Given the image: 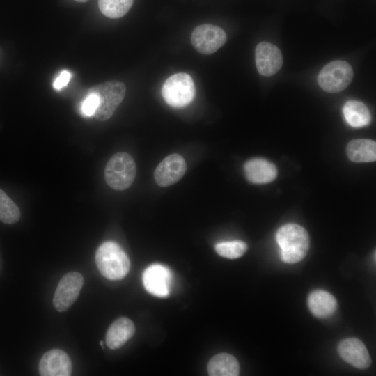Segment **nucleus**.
Here are the masks:
<instances>
[{
  "label": "nucleus",
  "instance_id": "7ed1b4c3",
  "mask_svg": "<svg viewBox=\"0 0 376 376\" xmlns=\"http://www.w3.org/2000/svg\"><path fill=\"white\" fill-rule=\"evenodd\" d=\"M136 172V164L132 157L126 152H118L107 162L104 179L111 188L122 191L132 185Z\"/></svg>",
  "mask_w": 376,
  "mask_h": 376
},
{
  "label": "nucleus",
  "instance_id": "423d86ee",
  "mask_svg": "<svg viewBox=\"0 0 376 376\" xmlns=\"http://www.w3.org/2000/svg\"><path fill=\"white\" fill-rule=\"evenodd\" d=\"M353 78V70L345 61L335 60L323 67L317 81L322 89L327 93H338L346 88Z\"/></svg>",
  "mask_w": 376,
  "mask_h": 376
},
{
  "label": "nucleus",
  "instance_id": "f8f14e48",
  "mask_svg": "<svg viewBox=\"0 0 376 376\" xmlns=\"http://www.w3.org/2000/svg\"><path fill=\"white\" fill-rule=\"evenodd\" d=\"M71 372V360L61 350L47 351L40 360L39 373L42 376H69Z\"/></svg>",
  "mask_w": 376,
  "mask_h": 376
},
{
  "label": "nucleus",
  "instance_id": "b1692460",
  "mask_svg": "<svg viewBox=\"0 0 376 376\" xmlns=\"http://www.w3.org/2000/svg\"><path fill=\"white\" fill-rule=\"evenodd\" d=\"M70 77L71 74L69 71L62 70L53 84L54 88L60 90L68 84Z\"/></svg>",
  "mask_w": 376,
  "mask_h": 376
},
{
  "label": "nucleus",
  "instance_id": "4be33fe9",
  "mask_svg": "<svg viewBox=\"0 0 376 376\" xmlns=\"http://www.w3.org/2000/svg\"><path fill=\"white\" fill-rule=\"evenodd\" d=\"M247 250L246 244L241 240L222 242L215 245L217 253L226 258L234 259L243 256Z\"/></svg>",
  "mask_w": 376,
  "mask_h": 376
},
{
  "label": "nucleus",
  "instance_id": "393cba45",
  "mask_svg": "<svg viewBox=\"0 0 376 376\" xmlns=\"http://www.w3.org/2000/svg\"><path fill=\"white\" fill-rule=\"evenodd\" d=\"M75 1H77V2H79V3H85V2H87L89 0H75Z\"/></svg>",
  "mask_w": 376,
  "mask_h": 376
},
{
  "label": "nucleus",
  "instance_id": "f3484780",
  "mask_svg": "<svg viewBox=\"0 0 376 376\" xmlns=\"http://www.w3.org/2000/svg\"><path fill=\"white\" fill-rule=\"evenodd\" d=\"M346 154L354 162H374L376 159V143L370 139H353L347 145Z\"/></svg>",
  "mask_w": 376,
  "mask_h": 376
},
{
  "label": "nucleus",
  "instance_id": "6e6552de",
  "mask_svg": "<svg viewBox=\"0 0 376 376\" xmlns=\"http://www.w3.org/2000/svg\"><path fill=\"white\" fill-rule=\"evenodd\" d=\"M84 284L82 275L76 272L65 274L60 280L53 297V304L59 312L65 311L77 300Z\"/></svg>",
  "mask_w": 376,
  "mask_h": 376
},
{
  "label": "nucleus",
  "instance_id": "20e7f679",
  "mask_svg": "<svg viewBox=\"0 0 376 376\" xmlns=\"http://www.w3.org/2000/svg\"><path fill=\"white\" fill-rule=\"evenodd\" d=\"M88 91L95 93L99 99L98 107L93 116L100 121H104L113 116L123 100L126 87L121 81L111 80L97 84Z\"/></svg>",
  "mask_w": 376,
  "mask_h": 376
},
{
  "label": "nucleus",
  "instance_id": "2eb2a0df",
  "mask_svg": "<svg viewBox=\"0 0 376 376\" xmlns=\"http://www.w3.org/2000/svg\"><path fill=\"white\" fill-rule=\"evenodd\" d=\"M135 332L133 322L127 318H120L109 327L106 334L107 345L112 350L121 347Z\"/></svg>",
  "mask_w": 376,
  "mask_h": 376
},
{
  "label": "nucleus",
  "instance_id": "f257e3e1",
  "mask_svg": "<svg viewBox=\"0 0 376 376\" xmlns=\"http://www.w3.org/2000/svg\"><path fill=\"white\" fill-rule=\"evenodd\" d=\"M281 249V258L287 263L301 260L309 248V237L306 230L296 224H287L281 226L276 235Z\"/></svg>",
  "mask_w": 376,
  "mask_h": 376
},
{
  "label": "nucleus",
  "instance_id": "6ab92c4d",
  "mask_svg": "<svg viewBox=\"0 0 376 376\" xmlns=\"http://www.w3.org/2000/svg\"><path fill=\"white\" fill-rule=\"evenodd\" d=\"M343 113L346 122L353 127L367 126L371 121V114L368 107L357 100L347 101L343 106Z\"/></svg>",
  "mask_w": 376,
  "mask_h": 376
},
{
  "label": "nucleus",
  "instance_id": "39448f33",
  "mask_svg": "<svg viewBox=\"0 0 376 376\" xmlns=\"http://www.w3.org/2000/svg\"><path fill=\"white\" fill-rule=\"evenodd\" d=\"M195 85L191 77L185 72L170 76L164 83L162 94L165 102L175 108L188 105L194 98Z\"/></svg>",
  "mask_w": 376,
  "mask_h": 376
},
{
  "label": "nucleus",
  "instance_id": "0eeeda50",
  "mask_svg": "<svg viewBox=\"0 0 376 376\" xmlns=\"http://www.w3.org/2000/svg\"><path fill=\"white\" fill-rule=\"evenodd\" d=\"M225 31L212 24L197 26L191 35V42L196 50L203 54H212L226 42Z\"/></svg>",
  "mask_w": 376,
  "mask_h": 376
},
{
  "label": "nucleus",
  "instance_id": "4468645a",
  "mask_svg": "<svg viewBox=\"0 0 376 376\" xmlns=\"http://www.w3.org/2000/svg\"><path fill=\"white\" fill-rule=\"evenodd\" d=\"M247 180L255 184H265L273 181L277 176V169L274 164L262 158L248 160L244 166Z\"/></svg>",
  "mask_w": 376,
  "mask_h": 376
},
{
  "label": "nucleus",
  "instance_id": "aec40b11",
  "mask_svg": "<svg viewBox=\"0 0 376 376\" xmlns=\"http://www.w3.org/2000/svg\"><path fill=\"white\" fill-rule=\"evenodd\" d=\"M133 2L134 0H98V6L104 16L117 19L130 10Z\"/></svg>",
  "mask_w": 376,
  "mask_h": 376
},
{
  "label": "nucleus",
  "instance_id": "a878e982",
  "mask_svg": "<svg viewBox=\"0 0 376 376\" xmlns=\"http://www.w3.org/2000/svg\"><path fill=\"white\" fill-rule=\"evenodd\" d=\"M100 345H101L102 348L103 349L104 346H103V342L102 340L100 341Z\"/></svg>",
  "mask_w": 376,
  "mask_h": 376
},
{
  "label": "nucleus",
  "instance_id": "9b49d317",
  "mask_svg": "<svg viewBox=\"0 0 376 376\" xmlns=\"http://www.w3.org/2000/svg\"><path fill=\"white\" fill-rule=\"evenodd\" d=\"M187 169L184 158L178 154L165 157L155 171V180L160 187H167L180 180Z\"/></svg>",
  "mask_w": 376,
  "mask_h": 376
},
{
  "label": "nucleus",
  "instance_id": "a211bd4d",
  "mask_svg": "<svg viewBox=\"0 0 376 376\" xmlns=\"http://www.w3.org/2000/svg\"><path fill=\"white\" fill-rule=\"evenodd\" d=\"M207 371L211 376H237L240 373V366L233 355L220 353L210 360Z\"/></svg>",
  "mask_w": 376,
  "mask_h": 376
},
{
  "label": "nucleus",
  "instance_id": "1a4fd4ad",
  "mask_svg": "<svg viewBox=\"0 0 376 376\" xmlns=\"http://www.w3.org/2000/svg\"><path fill=\"white\" fill-rule=\"evenodd\" d=\"M172 279L169 269L159 264L148 267L143 274V283L146 290L152 295L159 297L169 295Z\"/></svg>",
  "mask_w": 376,
  "mask_h": 376
},
{
  "label": "nucleus",
  "instance_id": "412c9836",
  "mask_svg": "<svg viewBox=\"0 0 376 376\" xmlns=\"http://www.w3.org/2000/svg\"><path fill=\"white\" fill-rule=\"evenodd\" d=\"M20 211L13 200L0 189V221L13 224L20 219Z\"/></svg>",
  "mask_w": 376,
  "mask_h": 376
},
{
  "label": "nucleus",
  "instance_id": "f03ea898",
  "mask_svg": "<svg viewBox=\"0 0 376 376\" xmlns=\"http://www.w3.org/2000/svg\"><path fill=\"white\" fill-rule=\"evenodd\" d=\"M95 263L101 274L110 280L124 278L130 268L127 255L116 242L102 243L95 253Z\"/></svg>",
  "mask_w": 376,
  "mask_h": 376
},
{
  "label": "nucleus",
  "instance_id": "5701e85b",
  "mask_svg": "<svg viewBox=\"0 0 376 376\" xmlns=\"http://www.w3.org/2000/svg\"><path fill=\"white\" fill-rule=\"evenodd\" d=\"M99 103L97 95L93 92L88 91L87 96L81 103V111L86 116H93Z\"/></svg>",
  "mask_w": 376,
  "mask_h": 376
},
{
  "label": "nucleus",
  "instance_id": "dca6fc26",
  "mask_svg": "<svg viewBox=\"0 0 376 376\" xmlns=\"http://www.w3.org/2000/svg\"><path fill=\"white\" fill-rule=\"evenodd\" d=\"M307 304L311 313L320 318L331 316L337 308L335 297L322 290L313 291L308 297Z\"/></svg>",
  "mask_w": 376,
  "mask_h": 376
},
{
  "label": "nucleus",
  "instance_id": "ddd939ff",
  "mask_svg": "<svg viewBox=\"0 0 376 376\" xmlns=\"http://www.w3.org/2000/svg\"><path fill=\"white\" fill-rule=\"evenodd\" d=\"M340 357L347 363L359 369H366L371 363L368 350L363 343L356 338L343 340L338 347Z\"/></svg>",
  "mask_w": 376,
  "mask_h": 376
},
{
  "label": "nucleus",
  "instance_id": "9d476101",
  "mask_svg": "<svg viewBox=\"0 0 376 376\" xmlns=\"http://www.w3.org/2000/svg\"><path fill=\"white\" fill-rule=\"evenodd\" d=\"M255 61L259 74L269 77L281 69L283 56L276 45L268 42H261L255 49Z\"/></svg>",
  "mask_w": 376,
  "mask_h": 376
}]
</instances>
